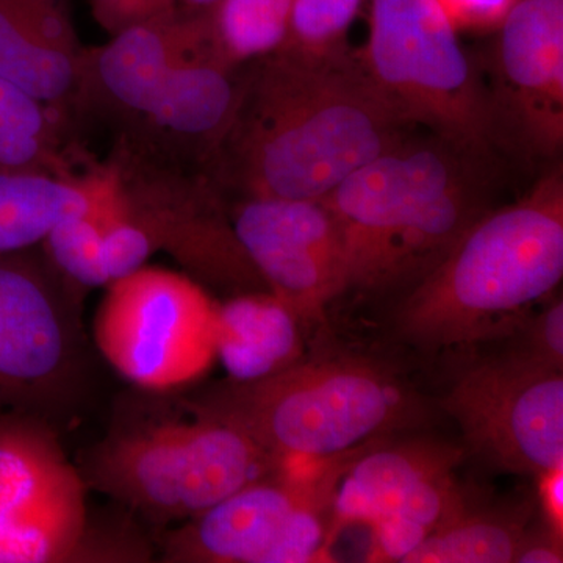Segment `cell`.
Listing matches in <instances>:
<instances>
[{
    "mask_svg": "<svg viewBox=\"0 0 563 563\" xmlns=\"http://www.w3.org/2000/svg\"><path fill=\"white\" fill-rule=\"evenodd\" d=\"M412 132L358 49H279L242 74L235 113L211 155L246 198L314 201Z\"/></svg>",
    "mask_w": 563,
    "mask_h": 563,
    "instance_id": "cell-1",
    "label": "cell"
},
{
    "mask_svg": "<svg viewBox=\"0 0 563 563\" xmlns=\"http://www.w3.org/2000/svg\"><path fill=\"white\" fill-rule=\"evenodd\" d=\"M563 277L561 165L523 198L485 211L399 306L404 339L426 350L501 342Z\"/></svg>",
    "mask_w": 563,
    "mask_h": 563,
    "instance_id": "cell-2",
    "label": "cell"
},
{
    "mask_svg": "<svg viewBox=\"0 0 563 563\" xmlns=\"http://www.w3.org/2000/svg\"><path fill=\"white\" fill-rule=\"evenodd\" d=\"M198 410L239 426L279 462L351 453L421 415L398 377L361 357L301 358L265 379L232 383Z\"/></svg>",
    "mask_w": 563,
    "mask_h": 563,
    "instance_id": "cell-3",
    "label": "cell"
},
{
    "mask_svg": "<svg viewBox=\"0 0 563 563\" xmlns=\"http://www.w3.org/2000/svg\"><path fill=\"white\" fill-rule=\"evenodd\" d=\"M363 66L413 129L490 158L506 146L490 87L439 0H368Z\"/></svg>",
    "mask_w": 563,
    "mask_h": 563,
    "instance_id": "cell-4",
    "label": "cell"
},
{
    "mask_svg": "<svg viewBox=\"0 0 563 563\" xmlns=\"http://www.w3.org/2000/svg\"><path fill=\"white\" fill-rule=\"evenodd\" d=\"M279 465L242 428L196 409L192 421L113 433L84 479L152 521H187Z\"/></svg>",
    "mask_w": 563,
    "mask_h": 563,
    "instance_id": "cell-5",
    "label": "cell"
},
{
    "mask_svg": "<svg viewBox=\"0 0 563 563\" xmlns=\"http://www.w3.org/2000/svg\"><path fill=\"white\" fill-rule=\"evenodd\" d=\"M372 444L335 457L280 462L169 533L163 558L179 563L331 561L333 493L347 465Z\"/></svg>",
    "mask_w": 563,
    "mask_h": 563,
    "instance_id": "cell-6",
    "label": "cell"
},
{
    "mask_svg": "<svg viewBox=\"0 0 563 563\" xmlns=\"http://www.w3.org/2000/svg\"><path fill=\"white\" fill-rule=\"evenodd\" d=\"M107 288L96 313V344L129 383L173 390L209 368L217 306L201 285L144 265Z\"/></svg>",
    "mask_w": 563,
    "mask_h": 563,
    "instance_id": "cell-7",
    "label": "cell"
},
{
    "mask_svg": "<svg viewBox=\"0 0 563 563\" xmlns=\"http://www.w3.org/2000/svg\"><path fill=\"white\" fill-rule=\"evenodd\" d=\"M54 432L35 415H0V563L87 558V492Z\"/></svg>",
    "mask_w": 563,
    "mask_h": 563,
    "instance_id": "cell-8",
    "label": "cell"
},
{
    "mask_svg": "<svg viewBox=\"0 0 563 563\" xmlns=\"http://www.w3.org/2000/svg\"><path fill=\"white\" fill-rule=\"evenodd\" d=\"M443 409L493 468L540 474L563 465V372L499 352L459 377Z\"/></svg>",
    "mask_w": 563,
    "mask_h": 563,
    "instance_id": "cell-9",
    "label": "cell"
},
{
    "mask_svg": "<svg viewBox=\"0 0 563 563\" xmlns=\"http://www.w3.org/2000/svg\"><path fill=\"white\" fill-rule=\"evenodd\" d=\"M450 141L409 133L340 181L322 202L343 233L347 288H358L385 242L422 206L487 166Z\"/></svg>",
    "mask_w": 563,
    "mask_h": 563,
    "instance_id": "cell-10",
    "label": "cell"
},
{
    "mask_svg": "<svg viewBox=\"0 0 563 563\" xmlns=\"http://www.w3.org/2000/svg\"><path fill=\"white\" fill-rule=\"evenodd\" d=\"M232 229L266 291L301 324L324 321L325 307L347 290L343 233L322 199L246 198Z\"/></svg>",
    "mask_w": 563,
    "mask_h": 563,
    "instance_id": "cell-11",
    "label": "cell"
},
{
    "mask_svg": "<svg viewBox=\"0 0 563 563\" xmlns=\"http://www.w3.org/2000/svg\"><path fill=\"white\" fill-rule=\"evenodd\" d=\"M488 80L504 143L553 158L563 144V0H514Z\"/></svg>",
    "mask_w": 563,
    "mask_h": 563,
    "instance_id": "cell-12",
    "label": "cell"
},
{
    "mask_svg": "<svg viewBox=\"0 0 563 563\" xmlns=\"http://www.w3.org/2000/svg\"><path fill=\"white\" fill-rule=\"evenodd\" d=\"M73 322L47 280L0 257V409L35 413L68 395L77 374Z\"/></svg>",
    "mask_w": 563,
    "mask_h": 563,
    "instance_id": "cell-13",
    "label": "cell"
},
{
    "mask_svg": "<svg viewBox=\"0 0 563 563\" xmlns=\"http://www.w3.org/2000/svg\"><path fill=\"white\" fill-rule=\"evenodd\" d=\"M463 451L450 443L415 440L395 446H369L344 470L331 509L332 540L354 525L372 528L401 506L426 481L455 472Z\"/></svg>",
    "mask_w": 563,
    "mask_h": 563,
    "instance_id": "cell-14",
    "label": "cell"
},
{
    "mask_svg": "<svg viewBox=\"0 0 563 563\" xmlns=\"http://www.w3.org/2000/svg\"><path fill=\"white\" fill-rule=\"evenodd\" d=\"M485 166L422 206L380 247L362 290L417 284L453 250L463 233L490 210Z\"/></svg>",
    "mask_w": 563,
    "mask_h": 563,
    "instance_id": "cell-15",
    "label": "cell"
},
{
    "mask_svg": "<svg viewBox=\"0 0 563 563\" xmlns=\"http://www.w3.org/2000/svg\"><path fill=\"white\" fill-rule=\"evenodd\" d=\"M201 49H210L207 11H177L113 35L99 51L96 68L114 102L146 117L168 70Z\"/></svg>",
    "mask_w": 563,
    "mask_h": 563,
    "instance_id": "cell-16",
    "label": "cell"
},
{
    "mask_svg": "<svg viewBox=\"0 0 563 563\" xmlns=\"http://www.w3.org/2000/svg\"><path fill=\"white\" fill-rule=\"evenodd\" d=\"M301 321L269 291H246L214 307V357L231 383H254L302 358Z\"/></svg>",
    "mask_w": 563,
    "mask_h": 563,
    "instance_id": "cell-17",
    "label": "cell"
},
{
    "mask_svg": "<svg viewBox=\"0 0 563 563\" xmlns=\"http://www.w3.org/2000/svg\"><path fill=\"white\" fill-rule=\"evenodd\" d=\"M213 57L192 52L174 65L146 113L152 124L181 140L201 141L211 154L231 124L242 90V76Z\"/></svg>",
    "mask_w": 563,
    "mask_h": 563,
    "instance_id": "cell-18",
    "label": "cell"
},
{
    "mask_svg": "<svg viewBox=\"0 0 563 563\" xmlns=\"http://www.w3.org/2000/svg\"><path fill=\"white\" fill-rule=\"evenodd\" d=\"M95 203V176L73 181L44 172L0 173V257L44 243L58 224L90 213Z\"/></svg>",
    "mask_w": 563,
    "mask_h": 563,
    "instance_id": "cell-19",
    "label": "cell"
},
{
    "mask_svg": "<svg viewBox=\"0 0 563 563\" xmlns=\"http://www.w3.org/2000/svg\"><path fill=\"white\" fill-rule=\"evenodd\" d=\"M472 509L433 531L402 563H514L529 509Z\"/></svg>",
    "mask_w": 563,
    "mask_h": 563,
    "instance_id": "cell-20",
    "label": "cell"
},
{
    "mask_svg": "<svg viewBox=\"0 0 563 563\" xmlns=\"http://www.w3.org/2000/svg\"><path fill=\"white\" fill-rule=\"evenodd\" d=\"M292 0H218L207 9L211 54L231 69L274 54L290 36Z\"/></svg>",
    "mask_w": 563,
    "mask_h": 563,
    "instance_id": "cell-21",
    "label": "cell"
},
{
    "mask_svg": "<svg viewBox=\"0 0 563 563\" xmlns=\"http://www.w3.org/2000/svg\"><path fill=\"white\" fill-rule=\"evenodd\" d=\"M465 493L455 472L426 481L409 498L372 528L368 561L402 562L440 526L462 512Z\"/></svg>",
    "mask_w": 563,
    "mask_h": 563,
    "instance_id": "cell-22",
    "label": "cell"
},
{
    "mask_svg": "<svg viewBox=\"0 0 563 563\" xmlns=\"http://www.w3.org/2000/svg\"><path fill=\"white\" fill-rule=\"evenodd\" d=\"M0 79L40 102H57L79 79V58L41 43L0 0Z\"/></svg>",
    "mask_w": 563,
    "mask_h": 563,
    "instance_id": "cell-23",
    "label": "cell"
},
{
    "mask_svg": "<svg viewBox=\"0 0 563 563\" xmlns=\"http://www.w3.org/2000/svg\"><path fill=\"white\" fill-rule=\"evenodd\" d=\"M49 147L44 103L0 79V173L49 172Z\"/></svg>",
    "mask_w": 563,
    "mask_h": 563,
    "instance_id": "cell-24",
    "label": "cell"
},
{
    "mask_svg": "<svg viewBox=\"0 0 563 563\" xmlns=\"http://www.w3.org/2000/svg\"><path fill=\"white\" fill-rule=\"evenodd\" d=\"M368 0H292L290 36L282 49L332 54L350 46L347 33Z\"/></svg>",
    "mask_w": 563,
    "mask_h": 563,
    "instance_id": "cell-25",
    "label": "cell"
},
{
    "mask_svg": "<svg viewBox=\"0 0 563 563\" xmlns=\"http://www.w3.org/2000/svg\"><path fill=\"white\" fill-rule=\"evenodd\" d=\"M58 269L81 287H107L102 262V229L95 209L63 221L44 240Z\"/></svg>",
    "mask_w": 563,
    "mask_h": 563,
    "instance_id": "cell-26",
    "label": "cell"
},
{
    "mask_svg": "<svg viewBox=\"0 0 563 563\" xmlns=\"http://www.w3.org/2000/svg\"><path fill=\"white\" fill-rule=\"evenodd\" d=\"M501 342L503 352L543 368L563 369V302L553 296Z\"/></svg>",
    "mask_w": 563,
    "mask_h": 563,
    "instance_id": "cell-27",
    "label": "cell"
},
{
    "mask_svg": "<svg viewBox=\"0 0 563 563\" xmlns=\"http://www.w3.org/2000/svg\"><path fill=\"white\" fill-rule=\"evenodd\" d=\"M3 5L41 43L79 58V44L63 0H2Z\"/></svg>",
    "mask_w": 563,
    "mask_h": 563,
    "instance_id": "cell-28",
    "label": "cell"
},
{
    "mask_svg": "<svg viewBox=\"0 0 563 563\" xmlns=\"http://www.w3.org/2000/svg\"><path fill=\"white\" fill-rule=\"evenodd\" d=\"M177 11V0H92L96 20L111 36Z\"/></svg>",
    "mask_w": 563,
    "mask_h": 563,
    "instance_id": "cell-29",
    "label": "cell"
},
{
    "mask_svg": "<svg viewBox=\"0 0 563 563\" xmlns=\"http://www.w3.org/2000/svg\"><path fill=\"white\" fill-rule=\"evenodd\" d=\"M514 0H439L457 32L496 31Z\"/></svg>",
    "mask_w": 563,
    "mask_h": 563,
    "instance_id": "cell-30",
    "label": "cell"
},
{
    "mask_svg": "<svg viewBox=\"0 0 563 563\" xmlns=\"http://www.w3.org/2000/svg\"><path fill=\"white\" fill-rule=\"evenodd\" d=\"M563 539L555 536L547 525L543 529H526L518 544L514 563H562Z\"/></svg>",
    "mask_w": 563,
    "mask_h": 563,
    "instance_id": "cell-31",
    "label": "cell"
},
{
    "mask_svg": "<svg viewBox=\"0 0 563 563\" xmlns=\"http://www.w3.org/2000/svg\"><path fill=\"white\" fill-rule=\"evenodd\" d=\"M537 479L544 525L563 539V465L540 474Z\"/></svg>",
    "mask_w": 563,
    "mask_h": 563,
    "instance_id": "cell-32",
    "label": "cell"
},
{
    "mask_svg": "<svg viewBox=\"0 0 563 563\" xmlns=\"http://www.w3.org/2000/svg\"><path fill=\"white\" fill-rule=\"evenodd\" d=\"M181 2H184L190 11H202L210 9L218 0H181Z\"/></svg>",
    "mask_w": 563,
    "mask_h": 563,
    "instance_id": "cell-33",
    "label": "cell"
}]
</instances>
